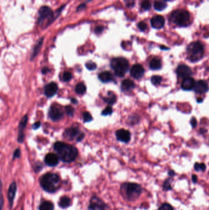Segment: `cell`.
<instances>
[{"mask_svg":"<svg viewBox=\"0 0 209 210\" xmlns=\"http://www.w3.org/2000/svg\"><path fill=\"white\" fill-rule=\"evenodd\" d=\"M53 147L59 159L65 163L72 162L77 157V149L70 145L59 142L55 143Z\"/></svg>","mask_w":209,"mask_h":210,"instance_id":"1","label":"cell"},{"mask_svg":"<svg viewBox=\"0 0 209 210\" xmlns=\"http://www.w3.org/2000/svg\"><path fill=\"white\" fill-rule=\"evenodd\" d=\"M40 185L45 191L49 193H54L60 187V177L57 174L47 173L41 178Z\"/></svg>","mask_w":209,"mask_h":210,"instance_id":"2","label":"cell"},{"mask_svg":"<svg viewBox=\"0 0 209 210\" xmlns=\"http://www.w3.org/2000/svg\"><path fill=\"white\" fill-rule=\"evenodd\" d=\"M141 186L136 183L126 182L121 185V191L129 201H134L142 193Z\"/></svg>","mask_w":209,"mask_h":210,"instance_id":"3","label":"cell"},{"mask_svg":"<svg viewBox=\"0 0 209 210\" xmlns=\"http://www.w3.org/2000/svg\"><path fill=\"white\" fill-rule=\"evenodd\" d=\"M188 58L192 62L198 61L202 58L204 53L203 44L199 42H193L187 47L186 50Z\"/></svg>","mask_w":209,"mask_h":210,"instance_id":"4","label":"cell"},{"mask_svg":"<svg viewBox=\"0 0 209 210\" xmlns=\"http://www.w3.org/2000/svg\"><path fill=\"white\" fill-rule=\"evenodd\" d=\"M65 7V6H62L60 9H58L56 11V14H59V13L62 11L63 9ZM54 13L52 11V9L47 6H44L41 7L39 10V17L38 19V24L39 25H42L44 20L47 19L48 22L47 24V27L49 26L52 22H53L55 19L58 16H56Z\"/></svg>","mask_w":209,"mask_h":210,"instance_id":"5","label":"cell"},{"mask_svg":"<svg viewBox=\"0 0 209 210\" xmlns=\"http://www.w3.org/2000/svg\"><path fill=\"white\" fill-rule=\"evenodd\" d=\"M170 19L176 25L180 27H186L190 24V14L187 11L178 9L172 13Z\"/></svg>","mask_w":209,"mask_h":210,"instance_id":"6","label":"cell"},{"mask_svg":"<svg viewBox=\"0 0 209 210\" xmlns=\"http://www.w3.org/2000/svg\"><path fill=\"white\" fill-rule=\"evenodd\" d=\"M115 74L118 77H123L129 69V62L123 57H117L112 60L110 63Z\"/></svg>","mask_w":209,"mask_h":210,"instance_id":"7","label":"cell"},{"mask_svg":"<svg viewBox=\"0 0 209 210\" xmlns=\"http://www.w3.org/2000/svg\"><path fill=\"white\" fill-rule=\"evenodd\" d=\"M108 205L96 196L92 197L90 201L89 209L90 210H108Z\"/></svg>","mask_w":209,"mask_h":210,"instance_id":"8","label":"cell"},{"mask_svg":"<svg viewBox=\"0 0 209 210\" xmlns=\"http://www.w3.org/2000/svg\"><path fill=\"white\" fill-rule=\"evenodd\" d=\"M145 73L144 67L140 64H135L132 66L130 70V74L132 78L136 79L142 78Z\"/></svg>","mask_w":209,"mask_h":210,"instance_id":"9","label":"cell"},{"mask_svg":"<svg viewBox=\"0 0 209 210\" xmlns=\"http://www.w3.org/2000/svg\"><path fill=\"white\" fill-rule=\"evenodd\" d=\"M176 72L178 77L184 79L190 77V76L192 75L191 68L186 64L179 65L177 68Z\"/></svg>","mask_w":209,"mask_h":210,"instance_id":"10","label":"cell"},{"mask_svg":"<svg viewBox=\"0 0 209 210\" xmlns=\"http://www.w3.org/2000/svg\"><path fill=\"white\" fill-rule=\"evenodd\" d=\"M49 115L50 118L52 120L56 121V120H60L63 117V113L60 109H59L57 106L53 105L50 108V109L49 111Z\"/></svg>","mask_w":209,"mask_h":210,"instance_id":"11","label":"cell"},{"mask_svg":"<svg viewBox=\"0 0 209 210\" xmlns=\"http://www.w3.org/2000/svg\"><path fill=\"white\" fill-rule=\"evenodd\" d=\"M209 89L208 85L207 83L204 80H200L196 83L195 86L193 89L194 91L197 94H205L208 92Z\"/></svg>","mask_w":209,"mask_h":210,"instance_id":"12","label":"cell"},{"mask_svg":"<svg viewBox=\"0 0 209 210\" xmlns=\"http://www.w3.org/2000/svg\"><path fill=\"white\" fill-rule=\"evenodd\" d=\"M116 136L120 142L127 143L131 139V133L128 130L120 129L116 131Z\"/></svg>","mask_w":209,"mask_h":210,"instance_id":"13","label":"cell"},{"mask_svg":"<svg viewBox=\"0 0 209 210\" xmlns=\"http://www.w3.org/2000/svg\"><path fill=\"white\" fill-rule=\"evenodd\" d=\"M17 190V184L15 181H14L9 186V187L8 189V194L9 206L11 208H12L13 206L14 200V198H15V196L16 194Z\"/></svg>","mask_w":209,"mask_h":210,"instance_id":"14","label":"cell"},{"mask_svg":"<svg viewBox=\"0 0 209 210\" xmlns=\"http://www.w3.org/2000/svg\"><path fill=\"white\" fill-rule=\"evenodd\" d=\"M58 89V86L55 83H50L47 84L44 88V94L46 97L51 98L53 97L57 92Z\"/></svg>","mask_w":209,"mask_h":210,"instance_id":"15","label":"cell"},{"mask_svg":"<svg viewBox=\"0 0 209 210\" xmlns=\"http://www.w3.org/2000/svg\"><path fill=\"white\" fill-rule=\"evenodd\" d=\"M59 157L57 154L49 153L45 157V163L50 167H55L58 164Z\"/></svg>","mask_w":209,"mask_h":210,"instance_id":"16","label":"cell"},{"mask_svg":"<svg viewBox=\"0 0 209 210\" xmlns=\"http://www.w3.org/2000/svg\"><path fill=\"white\" fill-rule=\"evenodd\" d=\"M164 23L165 20L161 16H155L151 19L152 27L155 29L162 28L164 25Z\"/></svg>","mask_w":209,"mask_h":210,"instance_id":"17","label":"cell"},{"mask_svg":"<svg viewBox=\"0 0 209 210\" xmlns=\"http://www.w3.org/2000/svg\"><path fill=\"white\" fill-rule=\"evenodd\" d=\"M196 82L194 79L191 77L185 78L181 84V88L185 91H189L193 90L195 86Z\"/></svg>","mask_w":209,"mask_h":210,"instance_id":"18","label":"cell"},{"mask_svg":"<svg viewBox=\"0 0 209 210\" xmlns=\"http://www.w3.org/2000/svg\"><path fill=\"white\" fill-rule=\"evenodd\" d=\"M28 122V116H25L21 120L19 123V133L18 136V142L19 143H22L25 138V134L23 133V130L27 126Z\"/></svg>","mask_w":209,"mask_h":210,"instance_id":"19","label":"cell"},{"mask_svg":"<svg viewBox=\"0 0 209 210\" xmlns=\"http://www.w3.org/2000/svg\"><path fill=\"white\" fill-rule=\"evenodd\" d=\"M135 87V84L130 79H125L121 83V89L123 91L127 92L132 90Z\"/></svg>","mask_w":209,"mask_h":210,"instance_id":"20","label":"cell"},{"mask_svg":"<svg viewBox=\"0 0 209 210\" xmlns=\"http://www.w3.org/2000/svg\"><path fill=\"white\" fill-rule=\"evenodd\" d=\"M149 66L152 70H154V71L160 69L162 68L161 60L157 57H155L150 61Z\"/></svg>","mask_w":209,"mask_h":210,"instance_id":"21","label":"cell"},{"mask_svg":"<svg viewBox=\"0 0 209 210\" xmlns=\"http://www.w3.org/2000/svg\"><path fill=\"white\" fill-rule=\"evenodd\" d=\"M71 204V198L67 196L61 197L58 201V205L61 208H66Z\"/></svg>","mask_w":209,"mask_h":210,"instance_id":"22","label":"cell"},{"mask_svg":"<svg viewBox=\"0 0 209 210\" xmlns=\"http://www.w3.org/2000/svg\"><path fill=\"white\" fill-rule=\"evenodd\" d=\"M79 133V130L76 127L69 128L67 129L64 132L65 136L69 139H73L74 137L77 136Z\"/></svg>","mask_w":209,"mask_h":210,"instance_id":"23","label":"cell"},{"mask_svg":"<svg viewBox=\"0 0 209 210\" xmlns=\"http://www.w3.org/2000/svg\"><path fill=\"white\" fill-rule=\"evenodd\" d=\"M99 79L103 83H108L112 80V75L109 72H102L99 75Z\"/></svg>","mask_w":209,"mask_h":210,"instance_id":"24","label":"cell"},{"mask_svg":"<svg viewBox=\"0 0 209 210\" xmlns=\"http://www.w3.org/2000/svg\"><path fill=\"white\" fill-rule=\"evenodd\" d=\"M103 100L109 105H114L117 101V97L114 93L110 91L108 92L107 96L103 98Z\"/></svg>","mask_w":209,"mask_h":210,"instance_id":"25","label":"cell"},{"mask_svg":"<svg viewBox=\"0 0 209 210\" xmlns=\"http://www.w3.org/2000/svg\"><path fill=\"white\" fill-rule=\"evenodd\" d=\"M39 210H54V204L50 201H44L39 206Z\"/></svg>","mask_w":209,"mask_h":210,"instance_id":"26","label":"cell"},{"mask_svg":"<svg viewBox=\"0 0 209 210\" xmlns=\"http://www.w3.org/2000/svg\"><path fill=\"white\" fill-rule=\"evenodd\" d=\"M43 41H44V38H41L38 43L36 44V46H34V48L33 49V53H32V55H31V60H32L34 58H35L36 57V55L39 53V52H40V50H41V48L42 47V42H43Z\"/></svg>","mask_w":209,"mask_h":210,"instance_id":"27","label":"cell"},{"mask_svg":"<svg viewBox=\"0 0 209 210\" xmlns=\"http://www.w3.org/2000/svg\"><path fill=\"white\" fill-rule=\"evenodd\" d=\"M167 7L166 3L164 1L161 0H157L154 2V8L158 11H161L165 9Z\"/></svg>","mask_w":209,"mask_h":210,"instance_id":"28","label":"cell"},{"mask_svg":"<svg viewBox=\"0 0 209 210\" xmlns=\"http://www.w3.org/2000/svg\"><path fill=\"white\" fill-rule=\"evenodd\" d=\"M76 92L79 95H83L85 93L87 88L85 85L83 83H79L76 86Z\"/></svg>","mask_w":209,"mask_h":210,"instance_id":"29","label":"cell"},{"mask_svg":"<svg viewBox=\"0 0 209 210\" xmlns=\"http://www.w3.org/2000/svg\"><path fill=\"white\" fill-rule=\"evenodd\" d=\"M163 81V78L161 76H158V75H155L153 76L151 78V82L152 83L155 85V86H158L160 85Z\"/></svg>","mask_w":209,"mask_h":210,"instance_id":"30","label":"cell"},{"mask_svg":"<svg viewBox=\"0 0 209 210\" xmlns=\"http://www.w3.org/2000/svg\"><path fill=\"white\" fill-rule=\"evenodd\" d=\"M194 169L197 171H204L206 170V165L204 163H201V164L196 163L194 165Z\"/></svg>","mask_w":209,"mask_h":210,"instance_id":"31","label":"cell"},{"mask_svg":"<svg viewBox=\"0 0 209 210\" xmlns=\"http://www.w3.org/2000/svg\"><path fill=\"white\" fill-rule=\"evenodd\" d=\"M85 66L87 67V68L90 71H93V70L96 69L97 68V65L95 63L93 62V61H88L87 63H86Z\"/></svg>","mask_w":209,"mask_h":210,"instance_id":"32","label":"cell"},{"mask_svg":"<svg viewBox=\"0 0 209 210\" xmlns=\"http://www.w3.org/2000/svg\"><path fill=\"white\" fill-rule=\"evenodd\" d=\"M141 7L144 10H149L151 8V3L149 0H144L141 3Z\"/></svg>","mask_w":209,"mask_h":210,"instance_id":"33","label":"cell"},{"mask_svg":"<svg viewBox=\"0 0 209 210\" xmlns=\"http://www.w3.org/2000/svg\"><path fill=\"white\" fill-rule=\"evenodd\" d=\"M73 78L72 74L70 72H65L63 75V79L64 81L67 82L70 81Z\"/></svg>","mask_w":209,"mask_h":210,"instance_id":"34","label":"cell"},{"mask_svg":"<svg viewBox=\"0 0 209 210\" xmlns=\"http://www.w3.org/2000/svg\"><path fill=\"white\" fill-rule=\"evenodd\" d=\"M83 117H84V120L85 122H90L92 120L93 117L92 116V115L90 114V112H85L83 114Z\"/></svg>","mask_w":209,"mask_h":210,"instance_id":"35","label":"cell"},{"mask_svg":"<svg viewBox=\"0 0 209 210\" xmlns=\"http://www.w3.org/2000/svg\"><path fill=\"white\" fill-rule=\"evenodd\" d=\"M67 114L69 116H73L74 113V109L71 106H67L65 108Z\"/></svg>","mask_w":209,"mask_h":210,"instance_id":"36","label":"cell"},{"mask_svg":"<svg viewBox=\"0 0 209 210\" xmlns=\"http://www.w3.org/2000/svg\"><path fill=\"white\" fill-rule=\"evenodd\" d=\"M158 210H174V209L171 204L168 203H164L160 207Z\"/></svg>","mask_w":209,"mask_h":210,"instance_id":"37","label":"cell"},{"mask_svg":"<svg viewBox=\"0 0 209 210\" xmlns=\"http://www.w3.org/2000/svg\"><path fill=\"white\" fill-rule=\"evenodd\" d=\"M138 28L142 31H144L147 29V25L144 22H141L138 24Z\"/></svg>","mask_w":209,"mask_h":210,"instance_id":"38","label":"cell"},{"mask_svg":"<svg viewBox=\"0 0 209 210\" xmlns=\"http://www.w3.org/2000/svg\"><path fill=\"white\" fill-rule=\"evenodd\" d=\"M163 189L165 190H169L172 189V187L171 185V182L169 179H167L164 181L163 184Z\"/></svg>","mask_w":209,"mask_h":210,"instance_id":"39","label":"cell"},{"mask_svg":"<svg viewBox=\"0 0 209 210\" xmlns=\"http://www.w3.org/2000/svg\"><path fill=\"white\" fill-rule=\"evenodd\" d=\"M112 113V108L110 106H108L106 109H104V110L102 112V115L107 116V115L111 114Z\"/></svg>","mask_w":209,"mask_h":210,"instance_id":"40","label":"cell"},{"mask_svg":"<svg viewBox=\"0 0 209 210\" xmlns=\"http://www.w3.org/2000/svg\"><path fill=\"white\" fill-rule=\"evenodd\" d=\"M42 168V165L41 162H37L34 164V171L36 173H38L40 171Z\"/></svg>","mask_w":209,"mask_h":210,"instance_id":"41","label":"cell"},{"mask_svg":"<svg viewBox=\"0 0 209 210\" xmlns=\"http://www.w3.org/2000/svg\"><path fill=\"white\" fill-rule=\"evenodd\" d=\"M135 0H124V2L128 7H132L134 5Z\"/></svg>","mask_w":209,"mask_h":210,"instance_id":"42","label":"cell"},{"mask_svg":"<svg viewBox=\"0 0 209 210\" xmlns=\"http://www.w3.org/2000/svg\"><path fill=\"white\" fill-rule=\"evenodd\" d=\"M103 30H104V27L103 26H98L95 28V32L96 34H100L103 32Z\"/></svg>","mask_w":209,"mask_h":210,"instance_id":"43","label":"cell"},{"mask_svg":"<svg viewBox=\"0 0 209 210\" xmlns=\"http://www.w3.org/2000/svg\"><path fill=\"white\" fill-rule=\"evenodd\" d=\"M20 157V150L19 149H17L14 153V156H13V159H16V158H19Z\"/></svg>","mask_w":209,"mask_h":210,"instance_id":"44","label":"cell"},{"mask_svg":"<svg viewBox=\"0 0 209 210\" xmlns=\"http://www.w3.org/2000/svg\"><path fill=\"white\" fill-rule=\"evenodd\" d=\"M190 123L191 125V126L193 127H195L196 125H197V120L196 119L195 117H193L191 119V121H190Z\"/></svg>","mask_w":209,"mask_h":210,"instance_id":"45","label":"cell"},{"mask_svg":"<svg viewBox=\"0 0 209 210\" xmlns=\"http://www.w3.org/2000/svg\"><path fill=\"white\" fill-rule=\"evenodd\" d=\"M41 124V123L40 122H35V123L33 125V127H32L33 129V130H37L38 128H39L40 127Z\"/></svg>","mask_w":209,"mask_h":210,"instance_id":"46","label":"cell"},{"mask_svg":"<svg viewBox=\"0 0 209 210\" xmlns=\"http://www.w3.org/2000/svg\"><path fill=\"white\" fill-rule=\"evenodd\" d=\"M86 7V5L85 4H81L80 6H79L77 8V11H82L83 9H84Z\"/></svg>","mask_w":209,"mask_h":210,"instance_id":"47","label":"cell"},{"mask_svg":"<svg viewBox=\"0 0 209 210\" xmlns=\"http://www.w3.org/2000/svg\"><path fill=\"white\" fill-rule=\"evenodd\" d=\"M49 72H50V69L48 68H47V67H44L42 69V74H44V75H46Z\"/></svg>","mask_w":209,"mask_h":210,"instance_id":"48","label":"cell"},{"mask_svg":"<svg viewBox=\"0 0 209 210\" xmlns=\"http://www.w3.org/2000/svg\"><path fill=\"white\" fill-rule=\"evenodd\" d=\"M84 136H85L84 133H81L80 134H79V136H78L77 139V142H81V141H82V140L84 139Z\"/></svg>","mask_w":209,"mask_h":210,"instance_id":"49","label":"cell"},{"mask_svg":"<svg viewBox=\"0 0 209 210\" xmlns=\"http://www.w3.org/2000/svg\"><path fill=\"white\" fill-rule=\"evenodd\" d=\"M192 181L194 183H196L197 181V177L196 175H192Z\"/></svg>","mask_w":209,"mask_h":210,"instance_id":"50","label":"cell"},{"mask_svg":"<svg viewBox=\"0 0 209 210\" xmlns=\"http://www.w3.org/2000/svg\"><path fill=\"white\" fill-rule=\"evenodd\" d=\"M168 174H169V176H174V175H175V172H174V171H172V170H170V171H169Z\"/></svg>","mask_w":209,"mask_h":210,"instance_id":"51","label":"cell"},{"mask_svg":"<svg viewBox=\"0 0 209 210\" xmlns=\"http://www.w3.org/2000/svg\"><path fill=\"white\" fill-rule=\"evenodd\" d=\"M71 101L73 102V103H74V104H77V103H78V101H77V100L76 99V98H71Z\"/></svg>","mask_w":209,"mask_h":210,"instance_id":"52","label":"cell"},{"mask_svg":"<svg viewBox=\"0 0 209 210\" xmlns=\"http://www.w3.org/2000/svg\"><path fill=\"white\" fill-rule=\"evenodd\" d=\"M161 49L162 50H168V49H169L168 47H165V46H161Z\"/></svg>","mask_w":209,"mask_h":210,"instance_id":"53","label":"cell"},{"mask_svg":"<svg viewBox=\"0 0 209 210\" xmlns=\"http://www.w3.org/2000/svg\"><path fill=\"white\" fill-rule=\"evenodd\" d=\"M202 101H203V99H202V98H197V101L199 102V103H201V102H202Z\"/></svg>","mask_w":209,"mask_h":210,"instance_id":"54","label":"cell"},{"mask_svg":"<svg viewBox=\"0 0 209 210\" xmlns=\"http://www.w3.org/2000/svg\"><path fill=\"white\" fill-rule=\"evenodd\" d=\"M164 2H168V1H169V0H163Z\"/></svg>","mask_w":209,"mask_h":210,"instance_id":"55","label":"cell"},{"mask_svg":"<svg viewBox=\"0 0 209 210\" xmlns=\"http://www.w3.org/2000/svg\"><path fill=\"white\" fill-rule=\"evenodd\" d=\"M22 210H23V209H22Z\"/></svg>","mask_w":209,"mask_h":210,"instance_id":"56","label":"cell"}]
</instances>
